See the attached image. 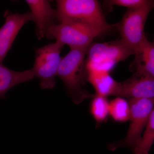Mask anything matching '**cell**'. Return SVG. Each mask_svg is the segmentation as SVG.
<instances>
[{
  "mask_svg": "<svg viewBox=\"0 0 154 154\" xmlns=\"http://www.w3.org/2000/svg\"><path fill=\"white\" fill-rule=\"evenodd\" d=\"M25 2L30 8L36 36L38 40H41L46 37L50 28L55 24L56 10L47 0H26Z\"/></svg>",
  "mask_w": 154,
  "mask_h": 154,
  "instance_id": "9c48e42d",
  "label": "cell"
},
{
  "mask_svg": "<svg viewBox=\"0 0 154 154\" xmlns=\"http://www.w3.org/2000/svg\"><path fill=\"white\" fill-rule=\"evenodd\" d=\"M85 68L110 72L119 62L126 60L134 51L121 40L91 44L88 47Z\"/></svg>",
  "mask_w": 154,
  "mask_h": 154,
  "instance_id": "3957f363",
  "label": "cell"
},
{
  "mask_svg": "<svg viewBox=\"0 0 154 154\" xmlns=\"http://www.w3.org/2000/svg\"><path fill=\"white\" fill-rule=\"evenodd\" d=\"M4 16L5 23L0 28L1 63H3L20 30L25 24L32 20L30 11L19 14L12 13L8 10L5 12Z\"/></svg>",
  "mask_w": 154,
  "mask_h": 154,
  "instance_id": "ba28073f",
  "label": "cell"
},
{
  "mask_svg": "<svg viewBox=\"0 0 154 154\" xmlns=\"http://www.w3.org/2000/svg\"><path fill=\"white\" fill-rule=\"evenodd\" d=\"M102 34L94 28L77 23H60L53 25L46 38L55 39L63 45L70 48H88L95 37Z\"/></svg>",
  "mask_w": 154,
  "mask_h": 154,
  "instance_id": "52a82bcc",
  "label": "cell"
},
{
  "mask_svg": "<svg viewBox=\"0 0 154 154\" xmlns=\"http://www.w3.org/2000/svg\"><path fill=\"white\" fill-rule=\"evenodd\" d=\"M135 59L130 66L131 71L140 76L154 78V45L147 38L134 53Z\"/></svg>",
  "mask_w": 154,
  "mask_h": 154,
  "instance_id": "8fae6325",
  "label": "cell"
},
{
  "mask_svg": "<svg viewBox=\"0 0 154 154\" xmlns=\"http://www.w3.org/2000/svg\"><path fill=\"white\" fill-rule=\"evenodd\" d=\"M109 114L114 121L125 122L129 120V102L120 97H116L109 102Z\"/></svg>",
  "mask_w": 154,
  "mask_h": 154,
  "instance_id": "9a60e30c",
  "label": "cell"
},
{
  "mask_svg": "<svg viewBox=\"0 0 154 154\" xmlns=\"http://www.w3.org/2000/svg\"><path fill=\"white\" fill-rule=\"evenodd\" d=\"M56 19L60 23H77L94 28L102 35L112 29L96 0H58Z\"/></svg>",
  "mask_w": 154,
  "mask_h": 154,
  "instance_id": "6da1fadb",
  "label": "cell"
},
{
  "mask_svg": "<svg viewBox=\"0 0 154 154\" xmlns=\"http://www.w3.org/2000/svg\"><path fill=\"white\" fill-rule=\"evenodd\" d=\"M88 79L96 91V95L107 97L115 96L119 82L115 81L105 70L85 68Z\"/></svg>",
  "mask_w": 154,
  "mask_h": 154,
  "instance_id": "7c38bea8",
  "label": "cell"
},
{
  "mask_svg": "<svg viewBox=\"0 0 154 154\" xmlns=\"http://www.w3.org/2000/svg\"><path fill=\"white\" fill-rule=\"evenodd\" d=\"M150 0H108L104 4L110 8L114 6L125 7L128 9H136L143 8L153 2Z\"/></svg>",
  "mask_w": 154,
  "mask_h": 154,
  "instance_id": "e0dca14e",
  "label": "cell"
},
{
  "mask_svg": "<svg viewBox=\"0 0 154 154\" xmlns=\"http://www.w3.org/2000/svg\"><path fill=\"white\" fill-rule=\"evenodd\" d=\"M154 142V110L139 140L133 149V154H149Z\"/></svg>",
  "mask_w": 154,
  "mask_h": 154,
  "instance_id": "5bb4252c",
  "label": "cell"
},
{
  "mask_svg": "<svg viewBox=\"0 0 154 154\" xmlns=\"http://www.w3.org/2000/svg\"><path fill=\"white\" fill-rule=\"evenodd\" d=\"M129 126L123 140L110 144L108 148L115 151L119 148L127 147L133 150L142 135L150 116L154 111V99H130Z\"/></svg>",
  "mask_w": 154,
  "mask_h": 154,
  "instance_id": "277c9868",
  "label": "cell"
},
{
  "mask_svg": "<svg viewBox=\"0 0 154 154\" xmlns=\"http://www.w3.org/2000/svg\"><path fill=\"white\" fill-rule=\"evenodd\" d=\"M133 99H152L154 96V78L134 74L122 82H119L115 96Z\"/></svg>",
  "mask_w": 154,
  "mask_h": 154,
  "instance_id": "30bf717a",
  "label": "cell"
},
{
  "mask_svg": "<svg viewBox=\"0 0 154 154\" xmlns=\"http://www.w3.org/2000/svg\"><path fill=\"white\" fill-rule=\"evenodd\" d=\"M153 7L154 2L140 8L128 9L120 22L116 25L121 36L120 40L133 51L134 54L147 38L145 26Z\"/></svg>",
  "mask_w": 154,
  "mask_h": 154,
  "instance_id": "5b68a950",
  "label": "cell"
},
{
  "mask_svg": "<svg viewBox=\"0 0 154 154\" xmlns=\"http://www.w3.org/2000/svg\"><path fill=\"white\" fill-rule=\"evenodd\" d=\"M63 45L54 43L36 48L35 58L32 70L34 77L40 80L39 85L43 90L51 89L55 85V77L62 57L60 53Z\"/></svg>",
  "mask_w": 154,
  "mask_h": 154,
  "instance_id": "8992f818",
  "label": "cell"
},
{
  "mask_svg": "<svg viewBox=\"0 0 154 154\" xmlns=\"http://www.w3.org/2000/svg\"><path fill=\"white\" fill-rule=\"evenodd\" d=\"M88 48H70L62 57L57 76L61 80L67 93L76 105L81 104L94 95L82 88L86 74L85 58Z\"/></svg>",
  "mask_w": 154,
  "mask_h": 154,
  "instance_id": "7a4b0ae2",
  "label": "cell"
},
{
  "mask_svg": "<svg viewBox=\"0 0 154 154\" xmlns=\"http://www.w3.org/2000/svg\"><path fill=\"white\" fill-rule=\"evenodd\" d=\"M34 78L32 69L16 71L0 63V99H5L6 94L12 88L31 81Z\"/></svg>",
  "mask_w": 154,
  "mask_h": 154,
  "instance_id": "4fadbf2b",
  "label": "cell"
},
{
  "mask_svg": "<svg viewBox=\"0 0 154 154\" xmlns=\"http://www.w3.org/2000/svg\"><path fill=\"white\" fill-rule=\"evenodd\" d=\"M90 112L97 124H100L105 122L109 114V102L107 97L94 95L92 97Z\"/></svg>",
  "mask_w": 154,
  "mask_h": 154,
  "instance_id": "2e32d148",
  "label": "cell"
}]
</instances>
